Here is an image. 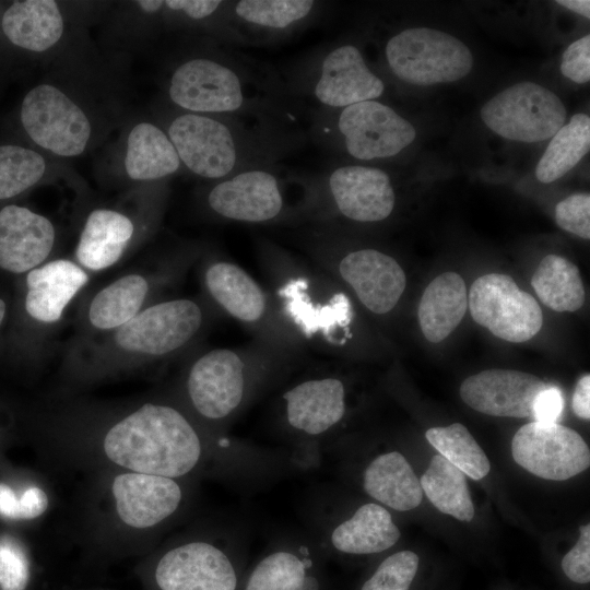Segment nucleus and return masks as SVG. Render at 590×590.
Returning a JSON list of instances; mask_svg holds the SVG:
<instances>
[{"instance_id": "f257e3e1", "label": "nucleus", "mask_w": 590, "mask_h": 590, "mask_svg": "<svg viewBox=\"0 0 590 590\" xmlns=\"http://www.w3.org/2000/svg\"><path fill=\"white\" fill-rule=\"evenodd\" d=\"M181 164L220 180L238 172L282 164L309 142L298 120L184 111L166 131Z\"/></svg>"}, {"instance_id": "de8ad7c7", "label": "nucleus", "mask_w": 590, "mask_h": 590, "mask_svg": "<svg viewBox=\"0 0 590 590\" xmlns=\"http://www.w3.org/2000/svg\"><path fill=\"white\" fill-rule=\"evenodd\" d=\"M137 4L145 12V13H156L162 8H164V1L161 0H140L137 1Z\"/></svg>"}, {"instance_id": "5701e85b", "label": "nucleus", "mask_w": 590, "mask_h": 590, "mask_svg": "<svg viewBox=\"0 0 590 590\" xmlns=\"http://www.w3.org/2000/svg\"><path fill=\"white\" fill-rule=\"evenodd\" d=\"M55 227L27 208L8 205L0 211V268L23 273L39 266L55 243Z\"/></svg>"}, {"instance_id": "79ce46f5", "label": "nucleus", "mask_w": 590, "mask_h": 590, "mask_svg": "<svg viewBox=\"0 0 590 590\" xmlns=\"http://www.w3.org/2000/svg\"><path fill=\"white\" fill-rule=\"evenodd\" d=\"M564 574L576 583L590 581V524L579 527V539L562 559Z\"/></svg>"}, {"instance_id": "f3484780", "label": "nucleus", "mask_w": 590, "mask_h": 590, "mask_svg": "<svg viewBox=\"0 0 590 590\" xmlns=\"http://www.w3.org/2000/svg\"><path fill=\"white\" fill-rule=\"evenodd\" d=\"M511 455L528 472L552 481L568 480L590 465L583 438L558 423L532 421L521 426L512 437Z\"/></svg>"}, {"instance_id": "72a5a7b5", "label": "nucleus", "mask_w": 590, "mask_h": 590, "mask_svg": "<svg viewBox=\"0 0 590 590\" xmlns=\"http://www.w3.org/2000/svg\"><path fill=\"white\" fill-rule=\"evenodd\" d=\"M149 292V283L140 274L122 276L104 287L93 298L88 318L102 330L122 327L141 309Z\"/></svg>"}, {"instance_id": "6ab92c4d", "label": "nucleus", "mask_w": 590, "mask_h": 590, "mask_svg": "<svg viewBox=\"0 0 590 590\" xmlns=\"http://www.w3.org/2000/svg\"><path fill=\"white\" fill-rule=\"evenodd\" d=\"M155 580L161 590H236L238 577L226 550L208 541H191L166 552Z\"/></svg>"}, {"instance_id": "c756f323", "label": "nucleus", "mask_w": 590, "mask_h": 590, "mask_svg": "<svg viewBox=\"0 0 590 590\" xmlns=\"http://www.w3.org/2000/svg\"><path fill=\"white\" fill-rule=\"evenodd\" d=\"M295 541L263 556L249 575L245 590H317L308 546Z\"/></svg>"}, {"instance_id": "ea45409f", "label": "nucleus", "mask_w": 590, "mask_h": 590, "mask_svg": "<svg viewBox=\"0 0 590 590\" xmlns=\"http://www.w3.org/2000/svg\"><path fill=\"white\" fill-rule=\"evenodd\" d=\"M30 580V562L13 540H0V590H25Z\"/></svg>"}, {"instance_id": "473e14b6", "label": "nucleus", "mask_w": 590, "mask_h": 590, "mask_svg": "<svg viewBox=\"0 0 590 590\" xmlns=\"http://www.w3.org/2000/svg\"><path fill=\"white\" fill-rule=\"evenodd\" d=\"M422 491L442 514L469 522L474 517V506L464 473L442 456L432 458L420 479Z\"/></svg>"}, {"instance_id": "c85d7f7f", "label": "nucleus", "mask_w": 590, "mask_h": 590, "mask_svg": "<svg viewBox=\"0 0 590 590\" xmlns=\"http://www.w3.org/2000/svg\"><path fill=\"white\" fill-rule=\"evenodd\" d=\"M2 30L14 45L39 52L60 39L63 19L52 0L14 1L3 13Z\"/></svg>"}, {"instance_id": "f8f14e48", "label": "nucleus", "mask_w": 590, "mask_h": 590, "mask_svg": "<svg viewBox=\"0 0 590 590\" xmlns=\"http://www.w3.org/2000/svg\"><path fill=\"white\" fill-rule=\"evenodd\" d=\"M385 59L394 76L414 85L455 82L472 69L470 49L458 38L433 28H408L385 45Z\"/></svg>"}, {"instance_id": "b1692460", "label": "nucleus", "mask_w": 590, "mask_h": 590, "mask_svg": "<svg viewBox=\"0 0 590 590\" xmlns=\"http://www.w3.org/2000/svg\"><path fill=\"white\" fill-rule=\"evenodd\" d=\"M401 536L389 510L378 503H366L349 517L319 530V542L347 555L381 553L392 547Z\"/></svg>"}, {"instance_id": "20e7f679", "label": "nucleus", "mask_w": 590, "mask_h": 590, "mask_svg": "<svg viewBox=\"0 0 590 590\" xmlns=\"http://www.w3.org/2000/svg\"><path fill=\"white\" fill-rule=\"evenodd\" d=\"M293 356L255 340L241 347L213 349L191 365L187 392L197 413L214 423L233 422L282 375Z\"/></svg>"}, {"instance_id": "c03bdc74", "label": "nucleus", "mask_w": 590, "mask_h": 590, "mask_svg": "<svg viewBox=\"0 0 590 590\" xmlns=\"http://www.w3.org/2000/svg\"><path fill=\"white\" fill-rule=\"evenodd\" d=\"M564 409V398L559 388L546 386L534 398L532 420L543 423H557Z\"/></svg>"}, {"instance_id": "9b49d317", "label": "nucleus", "mask_w": 590, "mask_h": 590, "mask_svg": "<svg viewBox=\"0 0 590 590\" xmlns=\"http://www.w3.org/2000/svg\"><path fill=\"white\" fill-rule=\"evenodd\" d=\"M317 199L307 224H326L335 216L356 223H378L393 212L396 192L384 169L340 165L317 177Z\"/></svg>"}, {"instance_id": "2f4dec72", "label": "nucleus", "mask_w": 590, "mask_h": 590, "mask_svg": "<svg viewBox=\"0 0 590 590\" xmlns=\"http://www.w3.org/2000/svg\"><path fill=\"white\" fill-rule=\"evenodd\" d=\"M531 285L539 299L554 311H577L586 299L577 266L558 255H547L541 260Z\"/></svg>"}, {"instance_id": "39448f33", "label": "nucleus", "mask_w": 590, "mask_h": 590, "mask_svg": "<svg viewBox=\"0 0 590 590\" xmlns=\"http://www.w3.org/2000/svg\"><path fill=\"white\" fill-rule=\"evenodd\" d=\"M104 450L122 468L174 480L191 472L203 451L198 432L181 412L152 403L114 425Z\"/></svg>"}, {"instance_id": "4468645a", "label": "nucleus", "mask_w": 590, "mask_h": 590, "mask_svg": "<svg viewBox=\"0 0 590 590\" xmlns=\"http://www.w3.org/2000/svg\"><path fill=\"white\" fill-rule=\"evenodd\" d=\"M468 306L476 323L508 342H526L543 324L539 303L507 274L477 278L471 285Z\"/></svg>"}, {"instance_id": "7c9ffc66", "label": "nucleus", "mask_w": 590, "mask_h": 590, "mask_svg": "<svg viewBox=\"0 0 590 590\" xmlns=\"http://www.w3.org/2000/svg\"><path fill=\"white\" fill-rule=\"evenodd\" d=\"M181 166L167 133L150 122L132 128L127 142L125 167L135 180H154L175 174Z\"/></svg>"}, {"instance_id": "412c9836", "label": "nucleus", "mask_w": 590, "mask_h": 590, "mask_svg": "<svg viewBox=\"0 0 590 590\" xmlns=\"http://www.w3.org/2000/svg\"><path fill=\"white\" fill-rule=\"evenodd\" d=\"M322 9L323 2L312 0L232 1L235 25L248 46L285 40L312 25Z\"/></svg>"}, {"instance_id": "423d86ee", "label": "nucleus", "mask_w": 590, "mask_h": 590, "mask_svg": "<svg viewBox=\"0 0 590 590\" xmlns=\"http://www.w3.org/2000/svg\"><path fill=\"white\" fill-rule=\"evenodd\" d=\"M317 188V177L273 164L213 181L206 193V205L216 216L234 223H307Z\"/></svg>"}, {"instance_id": "f03ea898", "label": "nucleus", "mask_w": 590, "mask_h": 590, "mask_svg": "<svg viewBox=\"0 0 590 590\" xmlns=\"http://www.w3.org/2000/svg\"><path fill=\"white\" fill-rule=\"evenodd\" d=\"M168 96L184 111L298 120L282 72L263 60L222 48L178 63Z\"/></svg>"}, {"instance_id": "f704fd0d", "label": "nucleus", "mask_w": 590, "mask_h": 590, "mask_svg": "<svg viewBox=\"0 0 590 590\" xmlns=\"http://www.w3.org/2000/svg\"><path fill=\"white\" fill-rule=\"evenodd\" d=\"M590 149V118L574 115L553 137L540 158L535 176L544 184L555 181L573 169Z\"/></svg>"}, {"instance_id": "9d476101", "label": "nucleus", "mask_w": 590, "mask_h": 590, "mask_svg": "<svg viewBox=\"0 0 590 590\" xmlns=\"http://www.w3.org/2000/svg\"><path fill=\"white\" fill-rule=\"evenodd\" d=\"M209 296L217 307L248 329L255 340L293 357L304 345L282 318L268 290L237 263L217 259L203 275Z\"/></svg>"}, {"instance_id": "dca6fc26", "label": "nucleus", "mask_w": 590, "mask_h": 590, "mask_svg": "<svg viewBox=\"0 0 590 590\" xmlns=\"http://www.w3.org/2000/svg\"><path fill=\"white\" fill-rule=\"evenodd\" d=\"M21 121L36 144L60 156L81 154L91 137L84 111L50 84L37 85L25 95Z\"/></svg>"}, {"instance_id": "1a4fd4ad", "label": "nucleus", "mask_w": 590, "mask_h": 590, "mask_svg": "<svg viewBox=\"0 0 590 590\" xmlns=\"http://www.w3.org/2000/svg\"><path fill=\"white\" fill-rule=\"evenodd\" d=\"M300 243L309 261L338 278L371 314L384 316L398 305L406 276L393 257L375 248L339 252L310 225Z\"/></svg>"}, {"instance_id": "2eb2a0df", "label": "nucleus", "mask_w": 590, "mask_h": 590, "mask_svg": "<svg viewBox=\"0 0 590 590\" xmlns=\"http://www.w3.org/2000/svg\"><path fill=\"white\" fill-rule=\"evenodd\" d=\"M346 414L344 382L332 375L305 377L281 396V422L286 433L304 445L323 440Z\"/></svg>"}, {"instance_id": "c9c22d12", "label": "nucleus", "mask_w": 590, "mask_h": 590, "mask_svg": "<svg viewBox=\"0 0 590 590\" xmlns=\"http://www.w3.org/2000/svg\"><path fill=\"white\" fill-rule=\"evenodd\" d=\"M425 436L440 456L471 479L477 481L488 474L489 460L464 425L432 427Z\"/></svg>"}, {"instance_id": "393cba45", "label": "nucleus", "mask_w": 590, "mask_h": 590, "mask_svg": "<svg viewBox=\"0 0 590 590\" xmlns=\"http://www.w3.org/2000/svg\"><path fill=\"white\" fill-rule=\"evenodd\" d=\"M87 281L86 272L70 260H54L35 268L26 276L25 309L38 321L56 322Z\"/></svg>"}, {"instance_id": "a19ab883", "label": "nucleus", "mask_w": 590, "mask_h": 590, "mask_svg": "<svg viewBox=\"0 0 590 590\" xmlns=\"http://www.w3.org/2000/svg\"><path fill=\"white\" fill-rule=\"evenodd\" d=\"M557 225L583 239L590 238V196L575 193L557 203L555 209Z\"/></svg>"}, {"instance_id": "7ed1b4c3", "label": "nucleus", "mask_w": 590, "mask_h": 590, "mask_svg": "<svg viewBox=\"0 0 590 590\" xmlns=\"http://www.w3.org/2000/svg\"><path fill=\"white\" fill-rule=\"evenodd\" d=\"M258 255L276 307L305 346L343 350L355 339L356 310L333 278L270 239L258 240Z\"/></svg>"}, {"instance_id": "37998d69", "label": "nucleus", "mask_w": 590, "mask_h": 590, "mask_svg": "<svg viewBox=\"0 0 590 590\" xmlns=\"http://www.w3.org/2000/svg\"><path fill=\"white\" fill-rule=\"evenodd\" d=\"M562 73L576 83H587L590 80V35L570 44L563 54Z\"/></svg>"}, {"instance_id": "cd10ccee", "label": "nucleus", "mask_w": 590, "mask_h": 590, "mask_svg": "<svg viewBox=\"0 0 590 590\" xmlns=\"http://www.w3.org/2000/svg\"><path fill=\"white\" fill-rule=\"evenodd\" d=\"M133 231L126 215L113 210H94L80 236L75 251L78 261L93 271L109 268L121 257Z\"/></svg>"}, {"instance_id": "a211bd4d", "label": "nucleus", "mask_w": 590, "mask_h": 590, "mask_svg": "<svg viewBox=\"0 0 590 590\" xmlns=\"http://www.w3.org/2000/svg\"><path fill=\"white\" fill-rule=\"evenodd\" d=\"M204 321L201 306L188 298L162 302L139 311L120 327L115 341L122 350L162 356L186 346Z\"/></svg>"}, {"instance_id": "4c0bfd02", "label": "nucleus", "mask_w": 590, "mask_h": 590, "mask_svg": "<svg viewBox=\"0 0 590 590\" xmlns=\"http://www.w3.org/2000/svg\"><path fill=\"white\" fill-rule=\"evenodd\" d=\"M420 558L405 550L385 558L361 590H409L416 575Z\"/></svg>"}, {"instance_id": "ddd939ff", "label": "nucleus", "mask_w": 590, "mask_h": 590, "mask_svg": "<svg viewBox=\"0 0 590 590\" xmlns=\"http://www.w3.org/2000/svg\"><path fill=\"white\" fill-rule=\"evenodd\" d=\"M567 111L557 95L533 82L509 86L487 101L481 109L483 122L498 135L533 143L553 137Z\"/></svg>"}, {"instance_id": "58836bf2", "label": "nucleus", "mask_w": 590, "mask_h": 590, "mask_svg": "<svg viewBox=\"0 0 590 590\" xmlns=\"http://www.w3.org/2000/svg\"><path fill=\"white\" fill-rule=\"evenodd\" d=\"M48 507L46 493L37 487L26 488L17 496L12 487L0 483V516L12 520H31L43 515Z\"/></svg>"}, {"instance_id": "0eeeda50", "label": "nucleus", "mask_w": 590, "mask_h": 590, "mask_svg": "<svg viewBox=\"0 0 590 590\" xmlns=\"http://www.w3.org/2000/svg\"><path fill=\"white\" fill-rule=\"evenodd\" d=\"M282 75L292 99L305 113L378 99L385 92L381 78L369 69L361 49L350 43L321 45Z\"/></svg>"}, {"instance_id": "49530a36", "label": "nucleus", "mask_w": 590, "mask_h": 590, "mask_svg": "<svg viewBox=\"0 0 590 590\" xmlns=\"http://www.w3.org/2000/svg\"><path fill=\"white\" fill-rule=\"evenodd\" d=\"M556 3L587 19L590 17V1L588 0H559Z\"/></svg>"}, {"instance_id": "a18cd8bd", "label": "nucleus", "mask_w": 590, "mask_h": 590, "mask_svg": "<svg viewBox=\"0 0 590 590\" xmlns=\"http://www.w3.org/2000/svg\"><path fill=\"white\" fill-rule=\"evenodd\" d=\"M573 411L582 418H590V375H583L577 382L573 394Z\"/></svg>"}, {"instance_id": "6e6552de", "label": "nucleus", "mask_w": 590, "mask_h": 590, "mask_svg": "<svg viewBox=\"0 0 590 590\" xmlns=\"http://www.w3.org/2000/svg\"><path fill=\"white\" fill-rule=\"evenodd\" d=\"M306 116L309 141L322 150L340 149L361 162L391 158L416 137L412 123L377 99Z\"/></svg>"}, {"instance_id": "bb28decb", "label": "nucleus", "mask_w": 590, "mask_h": 590, "mask_svg": "<svg viewBox=\"0 0 590 590\" xmlns=\"http://www.w3.org/2000/svg\"><path fill=\"white\" fill-rule=\"evenodd\" d=\"M468 308L463 279L456 272L436 276L425 288L418 304V323L432 343L445 340L461 322Z\"/></svg>"}, {"instance_id": "aec40b11", "label": "nucleus", "mask_w": 590, "mask_h": 590, "mask_svg": "<svg viewBox=\"0 0 590 590\" xmlns=\"http://www.w3.org/2000/svg\"><path fill=\"white\" fill-rule=\"evenodd\" d=\"M546 386L529 373L493 368L465 378L460 397L470 408L487 415L531 418L534 398Z\"/></svg>"}, {"instance_id": "a878e982", "label": "nucleus", "mask_w": 590, "mask_h": 590, "mask_svg": "<svg viewBox=\"0 0 590 590\" xmlns=\"http://www.w3.org/2000/svg\"><path fill=\"white\" fill-rule=\"evenodd\" d=\"M363 488L381 506L398 511L416 508L423 498L420 479L398 451L380 453L367 464Z\"/></svg>"}, {"instance_id": "e433bc0d", "label": "nucleus", "mask_w": 590, "mask_h": 590, "mask_svg": "<svg viewBox=\"0 0 590 590\" xmlns=\"http://www.w3.org/2000/svg\"><path fill=\"white\" fill-rule=\"evenodd\" d=\"M45 170V160L37 152L19 145H1L0 199L15 197L34 186Z\"/></svg>"}, {"instance_id": "09e8293b", "label": "nucleus", "mask_w": 590, "mask_h": 590, "mask_svg": "<svg viewBox=\"0 0 590 590\" xmlns=\"http://www.w3.org/2000/svg\"><path fill=\"white\" fill-rule=\"evenodd\" d=\"M4 315H5V303L2 299H0V324L2 323Z\"/></svg>"}, {"instance_id": "4be33fe9", "label": "nucleus", "mask_w": 590, "mask_h": 590, "mask_svg": "<svg viewBox=\"0 0 590 590\" xmlns=\"http://www.w3.org/2000/svg\"><path fill=\"white\" fill-rule=\"evenodd\" d=\"M113 494L119 518L138 529L164 521L182 499L181 487L174 479L139 472L116 476Z\"/></svg>"}]
</instances>
